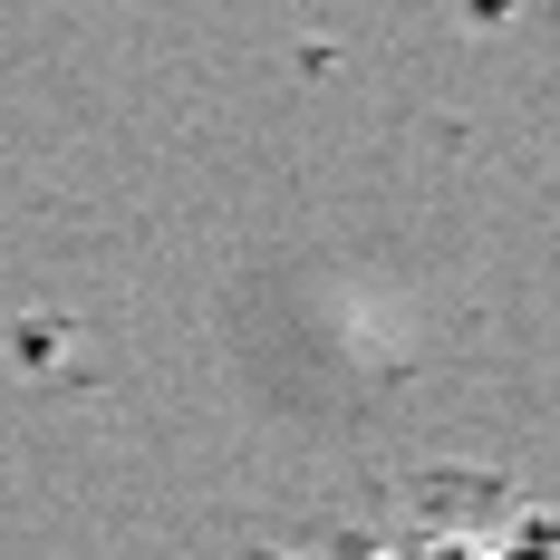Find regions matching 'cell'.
Returning a JSON list of instances; mask_svg holds the SVG:
<instances>
[{
  "instance_id": "6da1fadb",
  "label": "cell",
  "mask_w": 560,
  "mask_h": 560,
  "mask_svg": "<svg viewBox=\"0 0 560 560\" xmlns=\"http://www.w3.org/2000/svg\"><path fill=\"white\" fill-rule=\"evenodd\" d=\"M387 560H503V551H483V541H416V551H387Z\"/></svg>"
}]
</instances>
